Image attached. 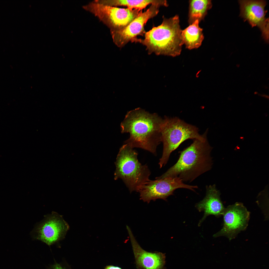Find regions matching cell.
<instances>
[{"mask_svg": "<svg viewBox=\"0 0 269 269\" xmlns=\"http://www.w3.org/2000/svg\"><path fill=\"white\" fill-rule=\"evenodd\" d=\"M199 131L196 126L188 124L178 117L165 116L161 129V139L163 149L159 163L160 168L166 165L171 153L185 141L190 139L202 141L207 139V130L202 135L199 134Z\"/></svg>", "mask_w": 269, "mask_h": 269, "instance_id": "5b68a950", "label": "cell"}, {"mask_svg": "<svg viewBox=\"0 0 269 269\" xmlns=\"http://www.w3.org/2000/svg\"><path fill=\"white\" fill-rule=\"evenodd\" d=\"M160 5L151 4L145 11L141 10L136 17L128 25L120 29L110 31L113 41L118 47L121 48L129 42H136L137 36L145 33L144 27L149 19L158 13Z\"/></svg>", "mask_w": 269, "mask_h": 269, "instance_id": "ba28073f", "label": "cell"}, {"mask_svg": "<svg viewBox=\"0 0 269 269\" xmlns=\"http://www.w3.org/2000/svg\"><path fill=\"white\" fill-rule=\"evenodd\" d=\"M198 188L196 186L184 184L178 177H169L150 180L142 186L137 192L140 194V199L148 203L151 200L155 201L158 199L166 201L178 188H186L195 191V189Z\"/></svg>", "mask_w": 269, "mask_h": 269, "instance_id": "52a82bcc", "label": "cell"}, {"mask_svg": "<svg viewBox=\"0 0 269 269\" xmlns=\"http://www.w3.org/2000/svg\"><path fill=\"white\" fill-rule=\"evenodd\" d=\"M95 1L112 6H127L129 9L141 10L150 4H158L161 6H167L168 5L167 1L165 0H96Z\"/></svg>", "mask_w": 269, "mask_h": 269, "instance_id": "9a60e30c", "label": "cell"}, {"mask_svg": "<svg viewBox=\"0 0 269 269\" xmlns=\"http://www.w3.org/2000/svg\"><path fill=\"white\" fill-rule=\"evenodd\" d=\"M126 228L130 239L137 269H165V254L149 252L143 249L136 240L130 227Z\"/></svg>", "mask_w": 269, "mask_h": 269, "instance_id": "7c38bea8", "label": "cell"}, {"mask_svg": "<svg viewBox=\"0 0 269 269\" xmlns=\"http://www.w3.org/2000/svg\"><path fill=\"white\" fill-rule=\"evenodd\" d=\"M68 223L62 216L53 211L36 226L32 234L34 239L50 246L63 239L69 229Z\"/></svg>", "mask_w": 269, "mask_h": 269, "instance_id": "9c48e42d", "label": "cell"}, {"mask_svg": "<svg viewBox=\"0 0 269 269\" xmlns=\"http://www.w3.org/2000/svg\"><path fill=\"white\" fill-rule=\"evenodd\" d=\"M51 269H66L61 265L58 263H56L53 265L51 268Z\"/></svg>", "mask_w": 269, "mask_h": 269, "instance_id": "e0dca14e", "label": "cell"}, {"mask_svg": "<svg viewBox=\"0 0 269 269\" xmlns=\"http://www.w3.org/2000/svg\"><path fill=\"white\" fill-rule=\"evenodd\" d=\"M163 122V119L157 114L149 113L139 108L128 112L121 124V133L130 134L125 143L156 155L157 147L161 142Z\"/></svg>", "mask_w": 269, "mask_h": 269, "instance_id": "6da1fadb", "label": "cell"}, {"mask_svg": "<svg viewBox=\"0 0 269 269\" xmlns=\"http://www.w3.org/2000/svg\"><path fill=\"white\" fill-rule=\"evenodd\" d=\"M128 144L120 148L115 162L114 179H122L130 192H137L149 181L151 172L147 165H142L137 159L138 153Z\"/></svg>", "mask_w": 269, "mask_h": 269, "instance_id": "277c9868", "label": "cell"}, {"mask_svg": "<svg viewBox=\"0 0 269 269\" xmlns=\"http://www.w3.org/2000/svg\"><path fill=\"white\" fill-rule=\"evenodd\" d=\"M222 215L223 227L213 236H224L230 240L235 238L241 231L246 229L249 220L250 213L242 203L237 202L225 208Z\"/></svg>", "mask_w": 269, "mask_h": 269, "instance_id": "30bf717a", "label": "cell"}, {"mask_svg": "<svg viewBox=\"0 0 269 269\" xmlns=\"http://www.w3.org/2000/svg\"><path fill=\"white\" fill-rule=\"evenodd\" d=\"M212 6L211 0H193L189 1L188 22L190 24L203 20Z\"/></svg>", "mask_w": 269, "mask_h": 269, "instance_id": "2e32d148", "label": "cell"}, {"mask_svg": "<svg viewBox=\"0 0 269 269\" xmlns=\"http://www.w3.org/2000/svg\"><path fill=\"white\" fill-rule=\"evenodd\" d=\"M82 8L98 18L110 31L118 30L126 27L142 10L118 8L94 1L84 5Z\"/></svg>", "mask_w": 269, "mask_h": 269, "instance_id": "8992f818", "label": "cell"}, {"mask_svg": "<svg viewBox=\"0 0 269 269\" xmlns=\"http://www.w3.org/2000/svg\"><path fill=\"white\" fill-rule=\"evenodd\" d=\"M205 197L197 203L196 207L199 211H203L204 216L200 220V226L206 217L212 215L218 217L222 215L225 208L220 198V193L215 185L207 186Z\"/></svg>", "mask_w": 269, "mask_h": 269, "instance_id": "4fadbf2b", "label": "cell"}, {"mask_svg": "<svg viewBox=\"0 0 269 269\" xmlns=\"http://www.w3.org/2000/svg\"><path fill=\"white\" fill-rule=\"evenodd\" d=\"M105 269H122L121 268L113 266H108L106 267Z\"/></svg>", "mask_w": 269, "mask_h": 269, "instance_id": "ac0fdd59", "label": "cell"}, {"mask_svg": "<svg viewBox=\"0 0 269 269\" xmlns=\"http://www.w3.org/2000/svg\"><path fill=\"white\" fill-rule=\"evenodd\" d=\"M212 149L207 139H194L189 146L180 152L177 162L155 179L177 177L183 182L192 181L211 169L212 161L210 153Z\"/></svg>", "mask_w": 269, "mask_h": 269, "instance_id": "7a4b0ae2", "label": "cell"}, {"mask_svg": "<svg viewBox=\"0 0 269 269\" xmlns=\"http://www.w3.org/2000/svg\"><path fill=\"white\" fill-rule=\"evenodd\" d=\"M240 16L252 27L257 26L261 30L265 41L269 42V20L265 17L266 2L264 0H239Z\"/></svg>", "mask_w": 269, "mask_h": 269, "instance_id": "8fae6325", "label": "cell"}, {"mask_svg": "<svg viewBox=\"0 0 269 269\" xmlns=\"http://www.w3.org/2000/svg\"><path fill=\"white\" fill-rule=\"evenodd\" d=\"M199 22L197 20L182 31L181 37L183 44L189 49L198 48L203 40V30L199 26Z\"/></svg>", "mask_w": 269, "mask_h": 269, "instance_id": "5bb4252c", "label": "cell"}, {"mask_svg": "<svg viewBox=\"0 0 269 269\" xmlns=\"http://www.w3.org/2000/svg\"><path fill=\"white\" fill-rule=\"evenodd\" d=\"M179 16L164 18L162 24L146 32L136 42L145 46L148 53L175 57L180 55L183 44Z\"/></svg>", "mask_w": 269, "mask_h": 269, "instance_id": "3957f363", "label": "cell"}]
</instances>
